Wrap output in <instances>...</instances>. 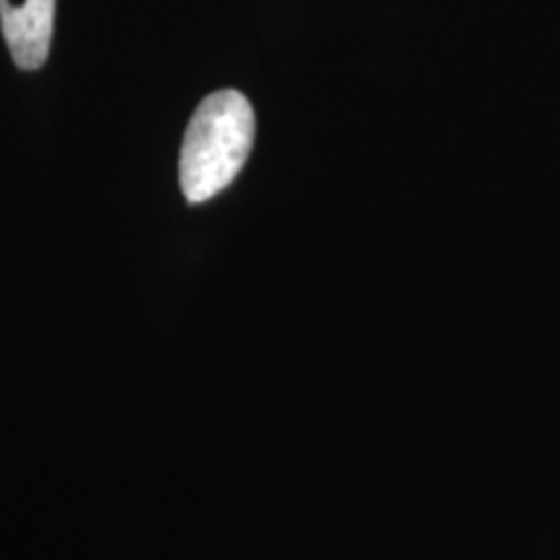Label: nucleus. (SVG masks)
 I'll use <instances>...</instances> for the list:
<instances>
[{"label": "nucleus", "mask_w": 560, "mask_h": 560, "mask_svg": "<svg viewBox=\"0 0 560 560\" xmlns=\"http://www.w3.org/2000/svg\"><path fill=\"white\" fill-rule=\"evenodd\" d=\"M255 143V112L244 94L223 89L195 109L179 156L182 192L190 202H206L226 190Z\"/></svg>", "instance_id": "1"}, {"label": "nucleus", "mask_w": 560, "mask_h": 560, "mask_svg": "<svg viewBox=\"0 0 560 560\" xmlns=\"http://www.w3.org/2000/svg\"><path fill=\"white\" fill-rule=\"evenodd\" d=\"M0 26L21 70H37L50 55L55 0H0Z\"/></svg>", "instance_id": "2"}]
</instances>
